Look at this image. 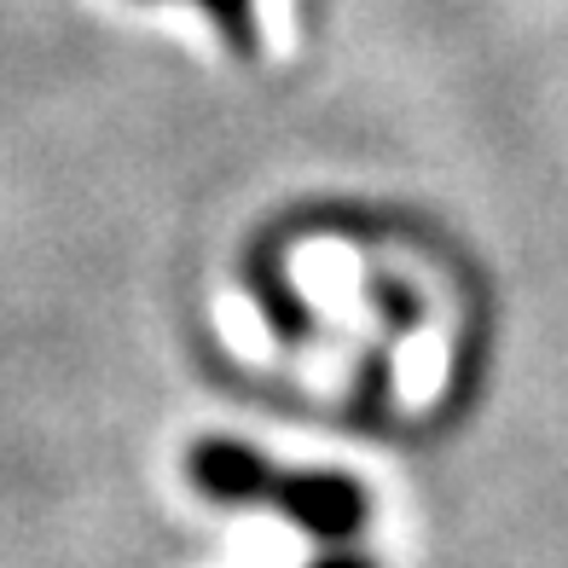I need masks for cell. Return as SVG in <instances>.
Returning a JSON list of instances; mask_svg holds the SVG:
<instances>
[{
	"label": "cell",
	"instance_id": "cell-1",
	"mask_svg": "<svg viewBox=\"0 0 568 568\" xmlns=\"http://www.w3.org/2000/svg\"><path fill=\"white\" fill-rule=\"evenodd\" d=\"M192 481L226 505H273L314 539H348L366 523V494L348 476H284L239 442H197Z\"/></svg>",
	"mask_w": 568,
	"mask_h": 568
},
{
	"label": "cell",
	"instance_id": "cell-2",
	"mask_svg": "<svg viewBox=\"0 0 568 568\" xmlns=\"http://www.w3.org/2000/svg\"><path fill=\"white\" fill-rule=\"evenodd\" d=\"M203 7V18L215 23V36H221V47L232 59H244V64H255L262 59V30H255V0H197Z\"/></svg>",
	"mask_w": 568,
	"mask_h": 568
},
{
	"label": "cell",
	"instance_id": "cell-3",
	"mask_svg": "<svg viewBox=\"0 0 568 568\" xmlns=\"http://www.w3.org/2000/svg\"><path fill=\"white\" fill-rule=\"evenodd\" d=\"M314 568H372L366 557H325V562H314Z\"/></svg>",
	"mask_w": 568,
	"mask_h": 568
}]
</instances>
